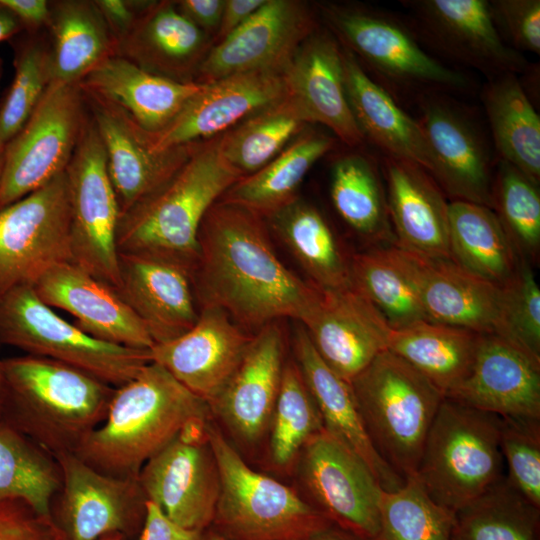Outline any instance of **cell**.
Wrapping results in <instances>:
<instances>
[{
	"instance_id": "6da1fadb",
	"label": "cell",
	"mask_w": 540,
	"mask_h": 540,
	"mask_svg": "<svg viewBox=\"0 0 540 540\" xmlns=\"http://www.w3.org/2000/svg\"><path fill=\"white\" fill-rule=\"evenodd\" d=\"M267 229L255 213L217 201L200 225L199 257L192 271L199 309L220 308L253 334L286 318L302 322L321 295L284 265Z\"/></svg>"
},
{
	"instance_id": "7a4b0ae2",
	"label": "cell",
	"mask_w": 540,
	"mask_h": 540,
	"mask_svg": "<svg viewBox=\"0 0 540 540\" xmlns=\"http://www.w3.org/2000/svg\"><path fill=\"white\" fill-rule=\"evenodd\" d=\"M210 413L207 402L150 362L115 388L104 421L74 454L100 473L138 478L151 457Z\"/></svg>"
},
{
	"instance_id": "3957f363",
	"label": "cell",
	"mask_w": 540,
	"mask_h": 540,
	"mask_svg": "<svg viewBox=\"0 0 540 540\" xmlns=\"http://www.w3.org/2000/svg\"><path fill=\"white\" fill-rule=\"evenodd\" d=\"M1 366L0 419L54 457L75 453L107 415L115 387L77 368L29 354Z\"/></svg>"
},
{
	"instance_id": "277c9868",
	"label": "cell",
	"mask_w": 540,
	"mask_h": 540,
	"mask_svg": "<svg viewBox=\"0 0 540 540\" xmlns=\"http://www.w3.org/2000/svg\"><path fill=\"white\" fill-rule=\"evenodd\" d=\"M241 178L222 157L217 137L200 142L169 180L120 215L118 253L168 260L192 273L202 220Z\"/></svg>"
},
{
	"instance_id": "5b68a950",
	"label": "cell",
	"mask_w": 540,
	"mask_h": 540,
	"mask_svg": "<svg viewBox=\"0 0 540 540\" xmlns=\"http://www.w3.org/2000/svg\"><path fill=\"white\" fill-rule=\"evenodd\" d=\"M319 9L328 30L400 105H414L429 93L475 91V81L432 55L400 15L362 4L325 3Z\"/></svg>"
},
{
	"instance_id": "8992f818",
	"label": "cell",
	"mask_w": 540,
	"mask_h": 540,
	"mask_svg": "<svg viewBox=\"0 0 540 540\" xmlns=\"http://www.w3.org/2000/svg\"><path fill=\"white\" fill-rule=\"evenodd\" d=\"M350 385L378 454L404 480L415 477L444 394L388 349L376 356Z\"/></svg>"
},
{
	"instance_id": "52a82bcc",
	"label": "cell",
	"mask_w": 540,
	"mask_h": 540,
	"mask_svg": "<svg viewBox=\"0 0 540 540\" xmlns=\"http://www.w3.org/2000/svg\"><path fill=\"white\" fill-rule=\"evenodd\" d=\"M501 418L444 398L429 429L415 478L456 513L504 476Z\"/></svg>"
},
{
	"instance_id": "ba28073f",
	"label": "cell",
	"mask_w": 540,
	"mask_h": 540,
	"mask_svg": "<svg viewBox=\"0 0 540 540\" xmlns=\"http://www.w3.org/2000/svg\"><path fill=\"white\" fill-rule=\"evenodd\" d=\"M219 475L213 523L229 540H306L333 525L298 493L250 468L208 422Z\"/></svg>"
},
{
	"instance_id": "9c48e42d",
	"label": "cell",
	"mask_w": 540,
	"mask_h": 540,
	"mask_svg": "<svg viewBox=\"0 0 540 540\" xmlns=\"http://www.w3.org/2000/svg\"><path fill=\"white\" fill-rule=\"evenodd\" d=\"M0 344L72 366L115 388L151 362L150 350L99 340L67 322L31 285L0 296Z\"/></svg>"
},
{
	"instance_id": "30bf717a",
	"label": "cell",
	"mask_w": 540,
	"mask_h": 540,
	"mask_svg": "<svg viewBox=\"0 0 540 540\" xmlns=\"http://www.w3.org/2000/svg\"><path fill=\"white\" fill-rule=\"evenodd\" d=\"M88 116L78 83L49 84L27 122L5 145L0 209L66 171Z\"/></svg>"
},
{
	"instance_id": "8fae6325",
	"label": "cell",
	"mask_w": 540,
	"mask_h": 540,
	"mask_svg": "<svg viewBox=\"0 0 540 540\" xmlns=\"http://www.w3.org/2000/svg\"><path fill=\"white\" fill-rule=\"evenodd\" d=\"M65 175L72 263L116 290L120 282L116 242L120 209L105 149L90 113Z\"/></svg>"
},
{
	"instance_id": "7c38bea8",
	"label": "cell",
	"mask_w": 540,
	"mask_h": 540,
	"mask_svg": "<svg viewBox=\"0 0 540 540\" xmlns=\"http://www.w3.org/2000/svg\"><path fill=\"white\" fill-rule=\"evenodd\" d=\"M430 159L431 176L452 200L491 208L496 155L489 131L472 107L446 93L414 104Z\"/></svg>"
},
{
	"instance_id": "4fadbf2b",
	"label": "cell",
	"mask_w": 540,
	"mask_h": 540,
	"mask_svg": "<svg viewBox=\"0 0 540 540\" xmlns=\"http://www.w3.org/2000/svg\"><path fill=\"white\" fill-rule=\"evenodd\" d=\"M72 262L65 172L0 209V296Z\"/></svg>"
},
{
	"instance_id": "5bb4252c",
	"label": "cell",
	"mask_w": 540,
	"mask_h": 540,
	"mask_svg": "<svg viewBox=\"0 0 540 540\" xmlns=\"http://www.w3.org/2000/svg\"><path fill=\"white\" fill-rule=\"evenodd\" d=\"M296 462L310 505L345 531L365 540L376 537L384 489L357 455L323 428L305 443Z\"/></svg>"
},
{
	"instance_id": "9a60e30c",
	"label": "cell",
	"mask_w": 540,
	"mask_h": 540,
	"mask_svg": "<svg viewBox=\"0 0 540 540\" xmlns=\"http://www.w3.org/2000/svg\"><path fill=\"white\" fill-rule=\"evenodd\" d=\"M55 459L61 486L49 516L67 540H99L113 533L129 540L140 534L147 499L138 478L100 473L74 453H62Z\"/></svg>"
},
{
	"instance_id": "2e32d148",
	"label": "cell",
	"mask_w": 540,
	"mask_h": 540,
	"mask_svg": "<svg viewBox=\"0 0 540 540\" xmlns=\"http://www.w3.org/2000/svg\"><path fill=\"white\" fill-rule=\"evenodd\" d=\"M208 422L181 432L138 475L147 501L180 526L201 531L213 522L219 494L218 469L206 436Z\"/></svg>"
},
{
	"instance_id": "e0dca14e",
	"label": "cell",
	"mask_w": 540,
	"mask_h": 540,
	"mask_svg": "<svg viewBox=\"0 0 540 540\" xmlns=\"http://www.w3.org/2000/svg\"><path fill=\"white\" fill-rule=\"evenodd\" d=\"M401 4L426 47L487 79L521 75L531 64L501 38L487 0H402Z\"/></svg>"
},
{
	"instance_id": "ac0fdd59",
	"label": "cell",
	"mask_w": 540,
	"mask_h": 540,
	"mask_svg": "<svg viewBox=\"0 0 540 540\" xmlns=\"http://www.w3.org/2000/svg\"><path fill=\"white\" fill-rule=\"evenodd\" d=\"M317 28L307 4L266 0L242 26L211 46L195 82L205 84L235 74L284 70L299 46Z\"/></svg>"
},
{
	"instance_id": "d6986e66",
	"label": "cell",
	"mask_w": 540,
	"mask_h": 540,
	"mask_svg": "<svg viewBox=\"0 0 540 540\" xmlns=\"http://www.w3.org/2000/svg\"><path fill=\"white\" fill-rule=\"evenodd\" d=\"M388 247L429 321L500 335L502 286L470 273L451 258L427 257L394 244Z\"/></svg>"
},
{
	"instance_id": "ffe728a7",
	"label": "cell",
	"mask_w": 540,
	"mask_h": 540,
	"mask_svg": "<svg viewBox=\"0 0 540 540\" xmlns=\"http://www.w3.org/2000/svg\"><path fill=\"white\" fill-rule=\"evenodd\" d=\"M84 96L105 149L120 215L169 180L200 143L155 151L150 133L126 112L97 97Z\"/></svg>"
},
{
	"instance_id": "44dd1931",
	"label": "cell",
	"mask_w": 540,
	"mask_h": 540,
	"mask_svg": "<svg viewBox=\"0 0 540 540\" xmlns=\"http://www.w3.org/2000/svg\"><path fill=\"white\" fill-rule=\"evenodd\" d=\"M288 95L284 70H262L205 83L162 131L150 134L153 150L211 140Z\"/></svg>"
},
{
	"instance_id": "7402d4cb",
	"label": "cell",
	"mask_w": 540,
	"mask_h": 540,
	"mask_svg": "<svg viewBox=\"0 0 540 540\" xmlns=\"http://www.w3.org/2000/svg\"><path fill=\"white\" fill-rule=\"evenodd\" d=\"M300 324L321 359L349 383L388 349L392 331L353 285L321 291L319 301Z\"/></svg>"
},
{
	"instance_id": "603a6c76",
	"label": "cell",
	"mask_w": 540,
	"mask_h": 540,
	"mask_svg": "<svg viewBox=\"0 0 540 540\" xmlns=\"http://www.w3.org/2000/svg\"><path fill=\"white\" fill-rule=\"evenodd\" d=\"M253 336L224 310L203 307L189 331L154 344L150 359L209 404L236 371Z\"/></svg>"
},
{
	"instance_id": "cb8c5ba5",
	"label": "cell",
	"mask_w": 540,
	"mask_h": 540,
	"mask_svg": "<svg viewBox=\"0 0 540 540\" xmlns=\"http://www.w3.org/2000/svg\"><path fill=\"white\" fill-rule=\"evenodd\" d=\"M445 397L499 417L540 420V359L481 334L468 375Z\"/></svg>"
},
{
	"instance_id": "d4e9b609",
	"label": "cell",
	"mask_w": 540,
	"mask_h": 540,
	"mask_svg": "<svg viewBox=\"0 0 540 540\" xmlns=\"http://www.w3.org/2000/svg\"><path fill=\"white\" fill-rule=\"evenodd\" d=\"M282 320L254 333L239 366L208 404L240 441L256 443L268 431L286 363Z\"/></svg>"
},
{
	"instance_id": "484cf974",
	"label": "cell",
	"mask_w": 540,
	"mask_h": 540,
	"mask_svg": "<svg viewBox=\"0 0 540 540\" xmlns=\"http://www.w3.org/2000/svg\"><path fill=\"white\" fill-rule=\"evenodd\" d=\"M288 96L309 124L327 127L348 148L365 140L351 111L344 84L342 47L327 29H316L284 69Z\"/></svg>"
},
{
	"instance_id": "4316f807",
	"label": "cell",
	"mask_w": 540,
	"mask_h": 540,
	"mask_svg": "<svg viewBox=\"0 0 540 540\" xmlns=\"http://www.w3.org/2000/svg\"><path fill=\"white\" fill-rule=\"evenodd\" d=\"M51 308L75 317V325L109 343L150 350L154 341L116 290L72 262L56 264L32 285Z\"/></svg>"
},
{
	"instance_id": "83f0119b",
	"label": "cell",
	"mask_w": 540,
	"mask_h": 540,
	"mask_svg": "<svg viewBox=\"0 0 540 540\" xmlns=\"http://www.w3.org/2000/svg\"><path fill=\"white\" fill-rule=\"evenodd\" d=\"M117 294L142 322L154 344L173 340L197 322L192 273L160 258L119 254Z\"/></svg>"
},
{
	"instance_id": "f1b7e54d",
	"label": "cell",
	"mask_w": 540,
	"mask_h": 540,
	"mask_svg": "<svg viewBox=\"0 0 540 540\" xmlns=\"http://www.w3.org/2000/svg\"><path fill=\"white\" fill-rule=\"evenodd\" d=\"M396 246L427 257L451 258L449 201L421 166L381 157Z\"/></svg>"
},
{
	"instance_id": "f546056e",
	"label": "cell",
	"mask_w": 540,
	"mask_h": 540,
	"mask_svg": "<svg viewBox=\"0 0 540 540\" xmlns=\"http://www.w3.org/2000/svg\"><path fill=\"white\" fill-rule=\"evenodd\" d=\"M291 346L293 360L317 405L323 428L367 465L384 490L395 491L402 487L406 480L374 448L350 383L321 359L300 323L293 331Z\"/></svg>"
},
{
	"instance_id": "4dcf8cb0",
	"label": "cell",
	"mask_w": 540,
	"mask_h": 540,
	"mask_svg": "<svg viewBox=\"0 0 540 540\" xmlns=\"http://www.w3.org/2000/svg\"><path fill=\"white\" fill-rule=\"evenodd\" d=\"M211 46L208 34L183 16L175 1H154L116 43L115 55L150 73L195 82Z\"/></svg>"
},
{
	"instance_id": "1f68e13d",
	"label": "cell",
	"mask_w": 540,
	"mask_h": 540,
	"mask_svg": "<svg viewBox=\"0 0 540 540\" xmlns=\"http://www.w3.org/2000/svg\"><path fill=\"white\" fill-rule=\"evenodd\" d=\"M84 94L107 101L126 112L143 130L166 128L204 84L178 82L146 71L113 55L78 83Z\"/></svg>"
},
{
	"instance_id": "d6a6232c",
	"label": "cell",
	"mask_w": 540,
	"mask_h": 540,
	"mask_svg": "<svg viewBox=\"0 0 540 540\" xmlns=\"http://www.w3.org/2000/svg\"><path fill=\"white\" fill-rule=\"evenodd\" d=\"M341 47L346 95L364 140L377 147L381 156L412 162L430 173L431 159L417 119Z\"/></svg>"
},
{
	"instance_id": "836d02e7",
	"label": "cell",
	"mask_w": 540,
	"mask_h": 540,
	"mask_svg": "<svg viewBox=\"0 0 540 540\" xmlns=\"http://www.w3.org/2000/svg\"><path fill=\"white\" fill-rule=\"evenodd\" d=\"M264 220L316 288L335 291L352 286L350 255L314 205L297 197Z\"/></svg>"
},
{
	"instance_id": "e575fe53",
	"label": "cell",
	"mask_w": 540,
	"mask_h": 540,
	"mask_svg": "<svg viewBox=\"0 0 540 540\" xmlns=\"http://www.w3.org/2000/svg\"><path fill=\"white\" fill-rule=\"evenodd\" d=\"M496 158L540 183V117L518 75L487 79L480 89Z\"/></svg>"
},
{
	"instance_id": "d590c367",
	"label": "cell",
	"mask_w": 540,
	"mask_h": 540,
	"mask_svg": "<svg viewBox=\"0 0 540 540\" xmlns=\"http://www.w3.org/2000/svg\"><path fill=\"white\" fill-rule=\"evenodd\" d=\"M332 163L330 198L343 222L370 244H395L381 162L357 150Z\"/></svg>"
},
{
	"instance_id": "8d00e7d4",
	"label": "cell",
	"mask_w": 540,
	"mask_h": 540,
	"mask_svg": "<svg viewBox=\"0 0 540 540\" xmlns=\"http://www.w3.org/2000/svg\"><path fill=\"white\" fill-rule=\"evenodd\" d=\"M51 82L77 84L116 44L94 0L50 1Z\"/></svg>"
},
{
	"instance_id": "74e56055",
	"label": "cell",
	"mask_w": 540,
	"mask_h": 540,
	"mask_svg": "<svg viewBox=\"0 0 540 540\" xmlns=\"http://www.w3.org/2000/svg\"><path fill=\"white\" fill-rule=\"evenodd\" d=\"M337 141L317 130L303 131L267 165L234 183L219 201L265 219L297 198L296 192L308 171L335 148Z\"/></svg>"
},
{
	"instance_id": "f35d334b",
	"label": "cell",
	"mask_w": 540,
	"mask_h": 540,
	"mask_svg": "<svg viewBox=\"0 0 540 540\" xmlns=\"http://www.w3.org/2000/svg\"><path fill=\"white\" fill-rule=\"evenodd\" d=\"M479 333L422 320L392 329L388 350L425 376L446 396L468 375L476 353Z\"/></svg>"
},
{
	"instance_id": "ab89813d",
	"label": "cell",
	"mask_w": 540,
	"mask_h": 540,
	"mask_svg": "<svg viewBox=\"0 0 540 540\" xmlns=\"http://www.w3.org/2000/svg\"><path fill=\"white\" fill-rule=\"evenodd\" d=\"M449 246L454 262L499 286L520 260L494 211L468 201H449Z\"/></svg>"
},
{
	"instance_id": "60d3db41",
	"label": "cell",
	"mask_w": 540,
	"mask_h": 540,
	"mask_svg": "<svg viewBox=\"0 0 540 540\" xmlns=\"http://www.w3.org/2000/svg\"><path fill=\"white\" fill-rule=\"evenodd\" d=\"M307 124L297 103L287 95L218 136L219 151L245 177L278 156Z\"/></svg>"
},
{
	"instance_id": "b9f144b4",
	"label": "cell",
	"mask_w": 540,
	"mask_h": 540,
	"mask_svg": "<svg viewBox=\"0 0 540 540\" xmlns=\"http://www.w3.org/2000/svg\"><path fill=\"white\" fill-rule=\"evenodd\" d=\"M60 486L55 457L0 419V502L22 501L50 517V505Z\"/></svg>"
},
{
	"instance_id": "7bdbcfd3",
	"label": "cell",
	"mask_w": 540,
	"mask_h": 540,
	"mask_svg": "<svg viewBox=\"0 0 540 540\" xmlns=\"http://www.w3.org/2000/svg\"><path fill=\"white\" fill-rule=\"evenodd\" d=\"M454 540H536L539 508L506 475L455 513Z\"/></svg>"
},
{
	"instance_id": "ee69618b",
	"label": "cell",
	"mask_w": 540,
	"mask_h": 540,
	"mask_svg": "<svg viewBox=\"0 0 540 540\" xmlns=\"http://www.w3.org/2000/svg\"><path fill=\"white\" fill-rule=\"evenodd\" d=\"M388 246L350 255V273L352 285L395 330L428 319L413 285Z\"/></svg>"
},
{
	"instance_id": "f6af8a7d",
	"label": "cell",
	"mask_w": 540,
	"mask_h": 540,
	"mask_svg": "<svg viewBox=\"0 0 540 540\" xmlns=\"http://www.w3.org/2000/svg\"><path fill=\"white\" fill-rule=\"evenodd\" d=\"M455 525V513L436 503L412 477L395 491H382L373 540H454Z\"/></svg>"
},
{
	"instance_id": "bcb514c9",
	"label": "cell",
	"mask_w": 540,
	"mask_h": 540,
	"mask_svg": "<svg viewBox=\"0 0 540 540\" xmlns=\"http://www.w3.org/2000/svg\"><path fill=\"white\" fill-rule=\"evenodd\" d=\"M322 429L319 410L296 363L286 361L268 429L271 462L279 468L288 467Z\"/></svg>"
},
{
	"instance_id": "7dc6e473",
	"label": "cell",
	"mask_w": 540,
	"mask_h": 540,
	"mask_svg": "<svg viewBox=\"0 0 540 540\" xmlns=\"http://www.w3.org/2000/svg\"><path fill=\"white\" fill-rule=\"evenodd\" d=\"M491 209L497 216L519 259L536 260L540 250L539 186L518 169L496 160Z\"/></svg>"
},
{
	"instance_id": "c3c4849f",
	"label": "cell",
	"mask_w": 540,
	"mask_h": 540,
	"mask_svg": "<svg viewBox=\"0 0 540 540\" xmlns=\"http://www.w3.org/2000/svg\"><path fill=\"white\" fill-rule=\"evenodd\" d=\"M31 35L15 49L14 77L0 106V144L4 146L27 122L51 83L49 42Z\"/></svg>"
},
{
	"instance_id": "681fc988",
	"label": "cell",
	"mask_w": 540,
	"mask_h": 540,
	"mask_svg": "<svg viewBox=\"0 0 540 540\" xmlns=\"http://www.w3.org/2000/svg\"><path fill=\"white\" fill-rule=\"evenodd\" d=\"M502 294L499 336L540 359V289L529 262L519 260Z\"/></svg>"
},
{
	"instance_id": "f907efd6",
	"label": "cell",
	"mask_w": 540,
	"mask_h": 540,
	"mask_svg": "<svg viewBox=\"0 0 540 540\" xmlns=\"http://www.w3.org/2000/svg\"><path fill=\"white\" fill-rule=\"evenodd\" d=\"M500 448L507 479L540 507V420L500 417Z\"/></svg>"
},
{
	"instance_id": "816d5d0a",
	"label": "cell",
	"mask_w": 540,
	"mask_h": 540,
	"mask_svg": "<svg viewBox=\"0 0 540 540\" xmlns=\"http://www.w3.org/2000/svg\"><path fill=\"white\" fill-rule=\"evenodd\" d=\"M490 13L504 42L523 54H540V1L491 0Z\"/></svg>"
},
{
	"instance_id": "f5cc1de1",
	"label": "cell",
	"mask_w": 540,
	"mask_h": 540,
	"mask_svg": "<svg viewBox=\"0 0 540 540\" xmlns=\"http://www.w3.org/2000/svg\"><path fill=\"white\" fill-rule=\"evenodd\" d=\"M115 44L132 28L139 16L154 2L146 0H94Z\"/></svg>"
},
{
	"instance_id": "db71d44e",
	"label": "cell",
	"mask_w": 540,
	"mask_h": 540,
	"mask_svg": "<svg viewBox=\"0 0 540 540\" xmlns=\"http://www.w3.org/2000/svg\"><path fill=\"white\" fill-rule=\"evenodd\" d=\"M204 531L188 529L168 518L154 503L147 501L139 540H203Z\"/></svg>"
},
{
	"instance_id": "11a10c76",
	"label": "cell",
	"mask_w": 540,
	"mask_h": 540,
	"mask_svg": "<svg viewBox=\"0 0 540 540\" xmlns=\"http://www.w3.org/2000/svg\"><path fill=\"white\" fill-rule=\"evenodd\" d=\"M225 0L175 1L178 11L207 34L218 30Z\"/></svg>"
},
{
	"instance_id": "9f6ffc18",
	"label": "cell",
	"mask_w": 540,
	"mask_h": 540,
	"mask_svg": "<svg viewBox=\"0 0 540 540\" xmlns=\"http://www.w3.org/2000/svg\"><path fill=\"white\" fill-rule=\"evenodd\" d=\"M0 5L11 12L29 34L46 27L50 16L47 0H0Z\"/></svg>"
},
{
	"instance_id": "6f0895ef",
	"label": "cell",
	"mask_w": 540,
	"mask_h": 540,
	"mask_svg": "<svg viewBox=\"0 0 540 540\" xmlns=\"http://www.w3.org/2000/svg\"><path fill=\"white\" fill-rule=\"evenodd\" d=\"M266 0H225L221 21L217 30V42L242 26Z\"/></svg>"
},
{
	"instance_id": "680465c9",
	"label": "cell",
	"mask_w": 540,
	"mask_h": 540,
	"mask_svg": "<svg viewBox=\"0 0 540 540\" xmlns=\"http://www.w3.org/2000/svg\"><path fill=\"white\" fill-rule=\"evenodd\" d=\"M27 512L15 501L0 502V540L13 539L25 526Z\"/></svg>"
},
{
	"instance_id": "91938a15",
	"label": "cell",
	"mask_w": 540,
	"mask_h": 540,
	"mask_svg": "<svg viewBox=\"0 0 540 540\" xmlns=\"http://www.w3.org/2000/svg\"><path fill=\"white\" fill-rule=\"evenodd\" d=\"M23 30L17 18L0 5V42L12 38Z\"/></svg>"
},
{
	"instance_id": "94428289",
	"label": "cell",
	"mask_w": 540,
	"mask_h": 540,
	"mask_svg": "<svg viewBox=\"0 0 540 540\" xmlns=\"http://www.w3.org/2000/svg\"><path fill=\"white\" fill-rule=\"evenodd\" d=\"M306 540H365L335 525H331Z\"/></svg>"
},
{
	"instance_id": "6125c7cd",
	"label": "cell",
	"mask_w": 540,
	"mask_h": 540,
	"mask_svg": "<svg viewBox=\"0 0 540 540\" xmlns=\"http://www.w3.org/2000/svg\"><path fill=\"white\" fill-rule=\"evenodd\" d=\"M203 540H229L219 532H209L207 535L204 534Z\"/></svg>"
},
{
	"instance_id": "be15d7a7",
	"label": "cell",
	"mask_w": 540,
	"mask_h": 540,
	"mask_svg": "<svg viewBox=\"0 0 540 540\" xmlns=\"http://www.w3.org/2000/svg\"><path fill=\"white\" fill-rule=\"evenodd\" d=\"M99 540H126L121 534L113 533L101 537Z\"/></svg>"
},
{
	"instance_id": "e7e4bbea",
	"label": "cell",
	"mask_w": 540,
	"mask_h": 540,
	"mask_svg": "<svg viewBox=\"0 0 540 540\" xmlns=\"http://www.w3.org/2000/svg\"><path fill=\"white\" fill-rule=\"evenodd\" d=\"M4 148L5 146L0 144V183H1L2 173H3V166H4Z\"/></svg>"
},
{
	"instance_id": "03108f58",
	"label": "cell",
	"mask_w": 540,
	"mask_h": 540,
	"mask_svg": "<svg viewBox=\"0 0 540 540\" xmlns=\"http://www.w3.org/2000/svg\"><path fill=\"white\" fill-rule=\"evenodd\" d=\"M1 360H2V359H0V401H1L2 387H3V377H2Z\"/></svg>"
},
{
	"instance_id": "003e7915",
	"label": "cell",
	"mask_w": 540,
	"mask_h": 540,
	"mask_svg": "<svg viewBox=\"0 0 540 540\" xmlns=\"http://www.w3.org/2000/svg\"><path fill=\"white\" fill-rule=\"evenodd\" d=\"M3 73H4V62L0 58V83H1V80H2V77H3Z\"/></svg>"
}]
</instances>
